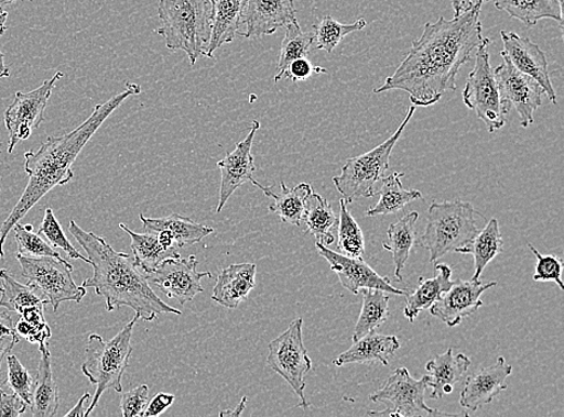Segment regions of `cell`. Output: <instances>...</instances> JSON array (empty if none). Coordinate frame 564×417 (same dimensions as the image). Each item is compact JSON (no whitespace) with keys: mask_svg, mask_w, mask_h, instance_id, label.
I'll return each instance as SVG.
<instances>
[{"mask_svg":"<svg viewBox=\"0 0 564 417\" xmlns=\"http://www.w3.org/2000/svg\"><path fill=\"white\" fill-rule=\"evenodd\" d=\"M484 0L464 14L435 23H426L423 34L413 42L400 67L387 77L375 94L403 90L414 107L435 106L448 90H456L458 72L471 61V55L487 41L482 36L480 12Z\"/></svg>","mask_w":564,"mask_h":417,"instance_id":"1","label":"cell"},{"mask_svg":"<svg viewBox=\"0 0 564 417\" xmlns=\"http://www.w3.org/2000/svg\"><path fill=\"white\" fill-rule=\"evenodd\" d=\"M141 87L127 84L122 94L96 106L88 119L72 133L51 136L37 151L24 153V172L30 176L21 199L0 228V257L4 259V244L9 232L52 189L68 185L74 177L73 165L88 141L105 121L130 97L138 96Z\"/></svg>","mask_w":564,"mask_h":417,"instance_id":"2","label":"cell"},{"mask_svg":"<svg viewBox=\"0 0 564 417\" xmlns=\"http://www.w3.org/2000/svg\"><path fill=\"white\" fill-rule=\"evenodd\" d=\"M69 231L88 255L89 265L94 267V277L83 283L84 288H94L98 296L105 298L107 310L129 307L143 321H153L160 315L181 316L182 311L166 305L154 293L134 256L118 253L95 232L85 231L70 220Z\"/></svg>","mask_w":564,"mask_h":417,"instance_id":"3","label":"cell"},{"mask_svg":"<svg viewBox=\"0 0 564 417\" xmlns=\"http://www.w3.org/2000/svg\"><path fill=\"white\" fill-rule=\"evenodd\" d=\"M159 18L162 28L155 31L164 37L170 51H183L195 65L212 36V6L208 0H161Z\"/></svg>","mask_w":564,"mask_h":417,"instance_id":"4","label":"cell"},{"mask_svg":"<svg viewBox=\"0 0 564 417\" xmlns=\"http://www.w3.org/2000/svg\"><path fill=\"white\" fill-rule=\"evenodd\" d=\"M477 211L469 202L455 200L434 202L429 208L427 223L417 245L430 253V263L452 252L460 253L477 237L480 228Z\"/></svg>","mask_w":564,"mask_h":417,"instance_id":"5","label":"cell"},{"mask_svg":"<svg viewBox=\"0 0 564 417\" xmlns=\"http://www.w3.org/2000/svg\"><path fill=\"white\" fill-rule=\"evenodd\" d=\"M139 320L135 316L109 342H105L96 333L88 337L83 373L88 377L91 385L97 386V389L85 417L96 409L105 391L113 388L118 394L123 393V375L128 369L129 359L133 354L131 337H133L134 326Z\"/></svg>","mask_w":564,"mask_h":417,"instance_id":"6","label":"cell"},{"mask_svg":"<svg viewBox=\"0 0 564 417\" xmlns=\"http://www.w3.org/2000/svg\"><path fill=\"white\" fill-rule=\"evenodd\" d=\"M416 107H411L403 123L391 138L380 143L370 152L350 158L343 167V173L334 177L337 191L343 195L346 204H352L364 198H373L376 185L384 178L389 171L390 155L401 139L403 130L413 119Z\"/></svg>","mask_w":564,"mask_h":417,"instance_id":"7","label":"cell"},{"mask_svg":"<svg viewBox=\"0 0 564 417\" xmlns=\"http://www.w3.org/2000/svg\"><path fill=\"white\" fill-rule=\"evenodd\" d=\"M490 44L491 41L487 37L477 48L475 68L467 77L463 99L465 106L476 111L478 119L492 134L506 125V116L511 107L501 98L490 64Z\"/></svg>","mask_w":564,"mask_h":417,"instance_id":"8","label":"cell"},{"mask_svg":"<svg viewBox=\"0 0 564 417\" xmlns=\"http://www.w3.org/2000/svg\"><path fill=\"white\" fill-rule=\"evenodd\" d=\"M22 270V277L41 292L48 304L58 310L61 304L73 301L80 304L87 294L84 286H78L72 273L74 267L67 260L50 256L31 257L17 255Z\"/></svg>","mask_w":564,"mask_h":417,"instance_id":"9","label":"cell"},{"mask_svg":"<svg viewBox=\"0 0 564 417\" xmlns=\"http://www.w3.org/2000/svg\"><path fill=\"white\" fill-rule=\"evenodd\" d=\"M303 318L294 320L290 328L269 344V367L280 374L299 396L297 408L307 409L311 404L305 397V377L312 370L303 337Z\"/></svg>","mask_w":564,"mask_h":417,"instance_id":"10","label":"cell"},{"mask_svg":"<svg viewBox=\"0 0 564 417\" xmlns=\"http://www.w3.org/2000/svg\"><path fill=\"white\" fill-rule=\"evenodd\" d=\"M427 376L416 381L409 370L399 369L393 372L382 388L370 396L375 403H384L383 411H369V416L414 417V416H456L457 414L441 413L431 409L425 403Z\"/></svg>","mask_w":564,"mask_h":417,"instance_id":"11","label":"cell"},{"mask_svg":"<svg viewBox=\"0 0 564 417\" xmlns=\"http://www.w3.org/2000/svg\"><path fill=\"white\" fill-rule=\"evenodd\" d=\"M63 76L64 74L58 72L32 92L15 95V100L4 113V122L9 132V153H12L21 141L29 140L34 129L45 121V110L52 90L55 89Z\"/></svg>","mask_w":564,"mask_h":417,"instance_id":"12","label":"cell"},{"mask_svg":"<svg viewBox=\"0 0 564 417\" xmlns=\"http://www.w3.org/2000/svg\"><path fill=\"white\" fill-rule=\"evenodd\" d=\"M198 264L194 255L187 259H167L145 275L149 283L169 298H175L181 305H185L192 303L196 295L204 293L203 278H213L212 272L196 271Z\"/></svg>","mask_w":564,"mask_h":417,"instance_id":"13","label":"cell"},{"mask_svg":"<svg viewBox=\"0 0 564 417\" xmlns=\"http://www.w3.org/2000/svg\"><path fill=\"white\" fill-rule=\"evenodd\" d=\"M501 57L503 63L494 70L501 98L517 109L521 127L527 129L534 121V111L542 106L544 90L531 76L518 70L503 51Z\"/></svg>","mask_w":564,"mask_h":417,"instance_id":"14","label":"cell"},{"mask_svg":"<svg viewBox=\"0 0 564 417\" xmlns=\"http://www.w3.org/2000/svg\"><path fill=\"white\" fill-rule=\"evenodd\" d=\"M497 282H482L480 279L454 281L452 288L445 292L437 303L432 305L430 315L436 317L448 328H455L464 319L474 316L484 305L481 295L495 288Z\"/></svg>","mask_w":564,"mask_h":417,"instance_id":"15","label":"cell"},{"mask_svg":"<svg viewBox=\"0 0 564 417\" xmlns=\"http://www.w3.org/2000/svg\"><path fill=\"white\" fill-rule=\"evenodd\" d=\"M316 246L319 254L336 272L340 284L351 294L358 295L361 289H379L401 296L409 294L406 290H400L392 286L388 277L379 276L369 264L364 262L362 257L338 254L319 242L316 243Z\"/></svg>","mask_w":564,"mask_h":417,"instance_id":"16","label":"cell"},{"mask_svg":"<svg viewBox=\"0 0 564 417\" xmlns=\"http://www.w3.org/2000/svg\"><path fill=\"white\" fill-rule=\"evenodd\" d=\"M260 125L259 121H253L246 139L238 143V146L217 164L221 175L217 213L221 212L236 190L247 182L252 184L254 179L256 164L252 149Z\"/></svg>","mask_w":564,"mask_h":417,"instance_id":"17","label":"cell"},{"mask_svg":"<svg viewBox=\"0 0 564 417\" xmlns=\"http://www.w3.org/2000/svg\"><path fill=\"white\" fill-rule=\"evenodd\" d=\"M505 46V55L523 74L533 78L541 85L547 99L557 103V97L553 84L550 80L547 61L543 50L534 44L531 39L523 37L517 33L501 32Z\"/></svg>","mask_w":564,"mask_h":417,"instance_id":"18","label":"cell"},{"mask_svg":"<svg viewBox=\"0 0 564 417\" xmlns=\"http://www.w3.org/2000/svg\"><path fill=\"white\" fill-rule=\"evenodd\" d=\"M295 0H247L240 35L252 39L271 35L296 19Z\"/></svg>","mask_w":564,"mask_h":417,"instance_id":"19","label":"cell"},{"mask_svg":"<svg viewBox=\"0 0 564 417\" xmlns=\"http://www.w3.org/2000/svg\"><path fill=\"white\" fill-rule=\"evenodd\" d=\"M511 372L513 367L501 356L492 366L469 376L462 393V406L469 411H476L490 404L507 389V380Z\"/></svg>","mask_w":564,"mask_h":417,"instance_id":"20","label":"cell"},{"mask_svg":"<svg viewBox=\"0 0 564 417\" xmlns=\"http://www.w3.org/2000/svg\"><path fill=\"white\" fill-rule=\"evenodd\" d=\"M212 6V36L204 52L207 58H214L215 52L223 45L235 41L241 33L247 0H208Z\"/></svg>","mask_w":564,"mask_h":417,"instance_id":"21","label":"cell"},{"mask_svg":"<svg viewBox=\"0 0 564 417\" xmlns=\"http://www.w3.org/2000/svg\"><path fill=\"white\" fill-rule=\"evenodd\" d=\"M257 265L236 264L219 273L213 299L228 309L238 308L256 288Z\"/></svg>","mask_w":564,"mask_h":417,"instance_id":"22","label":"cell"},{"mask_svg":"<svg viewBox=\"0 0 564 417\" xmlns=\"http://www.w3.org/2000/svg\"><path fill=\"white\" fill-rule=\"evenodd\" d=\"M401 348L397 336L379 334L376 331L367 333L334 360L337 367L346 366L349 363H382L389 366V360L395 355Z\"/></svg>","mask_w":564,"mask_h":417,"instance_id":"23","label":"cell"},{"mask_svg":"<svg viewBox=\"0 0 564 417\" xmlns=\"http://www.w3.org/2000/svg\"><path fill=\"white\" fill-rule=\"evenodd\" d=\"M470 359L465 354L454 356L449 348L444 354L426 363L427 387L432 388L431 398L441 399L453 393L454 385L463 380L470 366Z\"/></svg>","mask_w":564,"mask_h":417,"instance_id":"24","label":"cell"},{"mask_svg":"<svg viewBox=\"0 0 564 417\" xmlns=\"http://www.w3.org/2000/svg\"><path fill=\"white\" fill-rule=\"evenodd\" d=\"M39 349L42 358L35 377L32 414L34 417H54L59 408V388L52 373L48 343L39 345Z\"/></svg>","mask_w":564,"mask_h":417,"instance_id":"25","label":"cell"},{"mask_svg":"<svg viewBox=\"0 0 564 417\" xmlns=\"http://www.w3.org/2000/svg\"><path fill=\"white\" fill-rule=\"evenodd\" d=\"M436 277L419 279L417 288L406 294V305L404 307V317L414 322L420 311L429 309L438 301L441 296L452 288L453 270L445 264H436Z\"/></svg>","mask_w":564,"mask_h":417,"instance_id":"26","label":"cell"},{"mask_svg":"<svg viewBox=\"0 0 564 417\" xmlns=\"http://www.w3.org/2000/svg\"><path fill=\"white\" fill-rule=\"evenodd\" d=\"M252 184L273 200V204L269 207L270 212L278 213L286 224L301 226V221L304 220L306 200L313 193L308 184H301L290 189L282 182L280 194H275L271 188L262 187L256 179L252 180Z\"/></svg>","mask_w":564,"mask_h":417,"instance_id":"27","label":"cell"},{"mask_svg":"<svg viewBox=\"0 0 564 417\" xmlns=\"http://www.w3.org/2000/svg\"><path fill=\"white\" fill-rule=\"evenodd\" d=\"M495 7L528 28L551 19L557 21L563 30V4L560 0H495Z\"/></svg>","mask_w":564,"mask_h":417,"instance_id":"28","label":"cell"},{"mask_svg":"<svg viewBox=\"0 0 564 417\" xmlns=\"http://www.w3.org/2000/svg\"><path fill=\"white\" fill-rule=\"evenodd\" d=\"M140 219L147 231H166L174 238L178 248L200 243L215 230L206 226L195 223L191 218L181 215H172L165 218H147L142 213Z\"/></svg>","mask_w":564,"mask_h":417,"instance_id":"29","label":"cell"},{"mask_svg":"<svg viewBox=\"0 0 564 417\" xmlns=\"http://www.w3.org/2000/svg\"><path fill=\"white\" fill-rule=\"evenodd\" d=\"M120 228L129 234L135 264L145 273L159 267L167 259L181 257L180 250L163 245L156 232L137 233L124 223H121Z\"/></svg>","mask_w":564,"mask_h":417,"instance_id":"30","label":"cell"},{"mask_svg":"<svg viewBox=\"0 0 564 417\" xmlns=\"http://www.w3.org/2000/svg\"><path fill=\"white\" fill-rule=\"evenodd\" d=\"M417 219V212H410L388 229V241L384 242L383 246L386 251L392 254L398 282L402 281V270L405 263L409 262L413 246L417 242L415 229Z\"/></svg>","mask_w":564,"mask_h":417,"instance_id":"31","label":"cell"},{"mask_svg":"<svg viewBox=\"0 0 564 417\" xmlns=\"http://www.w3.org/2000/svg\"><path fill=\"white\" fill-rule=\"evenodd\" d=\"M304 220L306 233L313 234L323 245H332L336 241L334 231L338 226V217L329 201L322 195L312 193L306 200Z\"/></svg>","mask_w":564,"mask_h":417,"instance_id":"32","label":"cell"},{"mask_svg":"<svg viewBox=\"0 0 564 417\" xmlns=\"http://www.w3.org/2000/svg\"><path fill=\"white\" fill-rule=\"evenodd\" d=\"M503 239L498 220L492 218L487 227L480 230L460 254H470L475 257V276L471 279H480L481 273L492 260L503 251Z\"/></svg>","mask_w":564,"mask_h":417,"instance_id":"33","label":"cell"},{"mask_svg":"<svg viewBox=\"0 0 564 417\" xmlns=\"http://www.w3.org/2000/svg\"><path fill=\"white\" fill-rule=\"evenodd\" d=\"M403 173H395L382 179L379 201L366 212L367 217L395 215L403 210L405 205L423 199L422 191L404 190L401 184Z\"/></svg>","mask_w":564,"mask_h":417,"instance_id":"34","label":"cell"},{"mask_svg":"<svg viewBox=\"0 0 564 417\" xmlns=\"http://www.w3.org/2000/svg\"><path fill=\"white\" fill-rule=\"evenodd\" d=\"M362 308L358 319L356 330H354L352 341L360 340L361 337L376 331L389 318L390 296L379 289H361Z\"/></svg>","mask_w":564,"mask_h":417,"instance_id":"35","label":"cell"},{"mask_svg":"<svg viewBox=\"0 0 564 417\" xmlns=\"http://www.w3.org/2000/svg\"><path fill=\"white\" fill-rule=\"evenodd\" d=\"M0 279L3 283L0 289V307L20 315L25 308L48 304L47 298L39 295V290L33 285L21 284L10 275L8 270H0Z\"/></svg>","mask_w":564,"mask_h":417,"instance_id":"36","label":"cell"},{"mask_svg":"<svg viewBox=\"0 0 564 417\" xmlns=\"http://www.w3.org/2000/svg\"><path fill=\"white\" fill-rule=\"evenodd\" d=\"M285 34L278 63V72L274 75V84L282 80L283 75L291 63L300 58H307L314 43L313 32H303L297 21L285 25Z\"/></svg>","mask_w":564,"mask_h":417,"instance_id":"37","label":"cell"},{"mask_svg":"<svg viewBox=\"0 0 564 417\" xmlns=\"http://www.w3.org/2000/svg\"><path fill=\"white\" fill-rule=\"evenodd\" d=\"M340 212L338 218L337 248L340 254L349 257H362L365 254L364 233L347 208L344 199L339 201Z\"/></svg>","mask_w":564,"mask_h":417,"instance_id":"38","label":"cell"},{"mask_svg":"<svg viewBox=\"0 0 564 417\" xmlns=\"http://www.w3.org/2000/svg\"><path fill=\"white\" fill-rule=\"evenodd\" d=\"M366 25L367 22L365 19H360L350 24H344L326 15L319 23L313 25L314 41H316L318 50L332 54L347 35L362 31Z\"/></svg>","mask_w":564,"mask_h":417,"instance_id":"39","label":"cell"},{"mask_svg":"<svg viewBox=\"0 0 564 417\" xmlns=\"http://www.w3.org/2000/svg\"><path fill=\"white\" fill-rule=\"evenodd\" d=\"M12 230L15 232L19 245L18 254L31 257L50 256L64 260L54 246L41 238V234L33 232L32 226H21L18 223Z\"/></svg>","mask_w":564,"mask_h":417,"instance_id":"40","label":"cell"},{"mask_svg":"<svg viewBox=\"0 0 564 417\" xmlns=\"http://www.w3.org/2000/svg\"><path fill=\"white\" fill-rule=\"evenodd\" d=\"M39 234H44L45 239L52 246L61 248L62 251L68 254L72 259H80L86 264H89V259L76 251V248L65 237V233L57 220L54 210L47 207Z\"/></svg>","mask_w":564,"mask_h":417,"instance_id":"41","label":"cell"},{"mask_svg":"<svg viewBox=\"0 0 564 417\" xmlns=\"http://www.w3.org/2000/svg\"><path fill=\"white\" fill-rule=\"evenodd\" d=\"M7 362L8 377L6 384L31 407L35 385L34 377L15 355L7 356Z\"/></svg>","mask_w":564,"mask_h":417,"instance_id":"42","label":"cell"},{"mask_svg":"<svg viewBox=\"0 0 564 417\" xmlns=\"http://www.w3.org/2000/svg\"><path fill=\"white\" fill-rule=\"evenodd\" d=\"M531 252L536 257L534 282H554L558 285L561 292L564 290L562 282L563 262L556 255H543L535 250L533 244H529Z\"/></svg>","mask_w":564,"mask_h":417,"instance_id":"43","label":"cell"},{"mask_svg":"<svg viewBox=\"0 0 564 417\" xmlns=\"http://www.w3.org/2000/svg\"><path fill=\"white\" fill-rule=\"evenodd\" d=\"M150 402V389L148 385H141L123 394L120 403L124 417H143Z\"/></svg>","mask_w":564,"mask_h":417,"instance_id":"44","label":"cell"},{"mask_svg":"<svg viewBox=\"0 0 564 417\" xmlns=\"http://www.w3.org/2000/svg\"><path fill=\"white\" fill-rule=\"evenodd\" d=\"M20 336L17 333L15 325L7 312H0V371L2 363L9 355L10 351L20 343ZM3 393L0 386V394Z\"/></svg>","mask_w":564,"mask_h":417,"instance_id":"45","label":"cell"},{"mask_svg":"<svg viewBox=\"0 0 564 417\" xmlns=\"http://www.w3.org/2000/svg\"><path fill=\"white\" fill-rule=\"evenodd\" d=\"M313 73L326 74L325 68L313 67L312 63L307 58H300L291 63L290 67L286 68L283 77L293 83L305 81Z\"/></svg>","mask_w":564,"mask_h":417,"instance_id":"46","label":"cell"},{"mask_svg":"<svg viewBox=\"0 0 564 417\" xmlns=\"http://www.w3.org/2000/svg\"><path fill=\"white\" fill-rule=\"evenodd\" d=\"M29 404L15 393L12 395L0 394V417H19L28 410Z\"/></svg>","mask_w":564,"mask_h":417,"instance_id":"47","label":"cell"},{"mask_svg":"<svg viewBox=\"0 0 564 417\" xmlns=\"http://www.w3.org/2000/svg\"><path fill=\"white\" fill-rule=\"evenodd\" d=\"M17 333L20 336V338H24L25 341H29L32 344H44L48 343L52 332L41 330L37 328H34L31 323L28 321H24L20 319L18 323L15 325Z\"/></svg>","mask_w":564,"mask_h":417,"instance_id":"48","label":"cell"},{"mask_svg":"<svg viewBox=\"0 0 564 417\" xmlns=\"http://www.w3.org/2000/svg\"><path fill=\"white\" fill-rule=\"evenodd\" d=\"M174 402V395L161 393L149 403L148 409L145 414H143V417L160 416L170 407H172Z\"/></svg>","mask_w":564,"mask_h":417,"instance_id":"49","label":"cell"},{"mask_svg":"<svg viewBox=\"0 0 564 417\" xmlns=\"http://www.w3.org/2000/svg\"><path fill=\"white\" fill-rule=\"evenodd\" d=\"M476 2L477 0H452L455 17L464 14V12L474 7Z\"/></svg>","mask_w":564,"mask_h":417,"instance_id":"50","label":"cell"},{"mask_svg":"<svg viewBox=\"0 0 564 417\" xmlns=\"http://www.w3.org/2000/svg\"><path fill=\"white\" fill-rule=\"evenodd\" d=\"M90 398V395L89 394H85L80 400L77 402L76 406L67 414H65V416L67 417H85V403Z\"/></svg>","mask_w":564,"mask_h":417,"instance_id":"51","label":"cell"},{"mask_svg":"<svg viewBox=\"0 0 564 417\" xmlns=\"http://www.w3.org/2000/svg\"><path fill=\"white\" fill-rule=\"evenodd\" d=\"M246 404H247V397H243L242 400L240 402L239 406L236 407V409L225 410V411H221L219 415L220 416H240L242 414V411L245 410Z\"/></svg>","mask_w":564,"mask_h":417,"instance_id":"52","label":"cell"},{"mask_svg":"<svg viewBox=\"0 0 564 417\" xmlns=\"http://www.w3.org/2000/svg\"><path fill=\"white\" fill-rule=\"evenodd\" d=\"M10 76V69L6 64V58L2 50H0V78H7Z\"/></svg>","mask_w":564,"mask_h":417,"instance_id":"53","label":"cell"},{"mask_svg":"<svg viewBox=\"0 0 564 417\" xmlns=\"http://www.w3.org/2000/svg\"><path fill=\"white\" fill-rule=\"evenodd\" d=\"M8 11L2 9L0 10V36H3L8 30L7 20H8Z\"/></svg>","mask_w":564,"mask_h":417,"instance_id":"54","label":"cell"},{"mask_svg":"<svg viewBox=\"0 0 564 417\" xmlns=\"http://www.w3.org/2000/svg\"><path fill=\"white\" fill-rule=\"evenodd\" d=\"M17 2H19V0H0V10Z\"/></svg>","mask_w":564,"mask_h":417,"instance_id":"55","label":"cell"},{"mask_svg":"<svg viewBox=\"0 0 564 417\" xmlns=\"http://www.w3.org/2000/svg\"><path fill=\"white\" fill-rule=\"evenodd\" d=\"M484 2H485V0H484Z\"/></svg>","mask_w":564,"mask_h":417,"instance_id":"56","label":"cell"}]
</instances>
